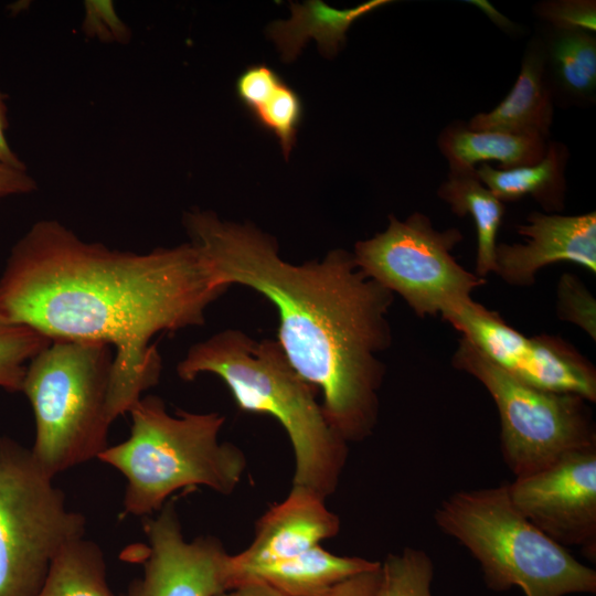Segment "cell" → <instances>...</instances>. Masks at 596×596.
Listing matches in <instances>:
<instances>
[{
	"mask_svg": "<svg viewBox=\"0 0 596 596\" xmlns=\"http://www.w3.org/2000/svg\"><path fill=\"white\" fill-rule=\"evenodd\" d=\"M226 289L190 242L147 253L81 240L41 220L13 245L0 276V315L51 340L114 349L107 409L114 422L155 386L156 334L202 326Z\"/></svg>",
	"mask_w": 596,
	"mask_h": 596,
	"instance_id": "cell-1",
	"label": "cell"
},
{
	"mask_svg": "<svg viewBox=\"0 0 596 596\" xmlns=\"http://www.w3.org/2000/svg\"><path fill=\"white\" fill-rule=\"evenodd\" d=\"M183 225L219 286L248 287L274 305L277 341L295 370L321 392L333 430L347 443L368 438L379 418L385 374L379 355L392 343L387 316L395 295L344 249L296 265L254 225L201 210L187 212Z\"/></svg>",
	"mask_w": 596,
	"mask_h": 596,
	"instance_id": "cell-2",
	"label": "cell"
},
{
	"mask_svg": "<svg viewBox=\"0 0 596 596\" xmlns=\"http://www.w3.org/2000/svg\"><path fill=\"white\" fill-rule=\"evenodd\" d=\"M177 373L183 381L212 373L230 389L238 409L273 416L294 449L292 486L323 500L336 491L348 443L329 425L316 398L319 390L295 370L277 340L225 329L193 344Z\"/></svg>",
	"mask_w": 596,
	"mask_h": 596,
	"instance_id": "cell-3",
	"label": "cell"
},
{
	"mask_svg": "<svg viewBox=\"0 0 596 596\" xmlns=\"http://www.w3.org/2000/svg\"><path fill=\"white\" fill-rule=\"evenodd\" d=\"M128 413L129 437L98 456L126 479L125 514L159 512L179 489L205 486L227 496L238 486L246 458L235 445L219 441L225 422L220 413L171 415L155 395L141 396Z\"/></svg>",
	"mask_w": 596,
	"mask_h": 596,
	"instance_id": "cell-4",
	"label": "cell"
},
{
	"mask_svg": "<svg viewBox=\"0 0 596 596\" xmlns=\"http://www.w3.org/2000/svg\"><path fill=\"white\" fill-rule=\"evenodd\" d=\"M434 519L478 561L494 592L519 587L525 596L596 593V572L514 508L508 482L455 492L440 502Z\"/></svg>",
	"mask_w": 596,
	"mask_h": 596,
	"instance_id": "cell-5",
	"label": "cell"
},
{
	"mask_svg": "<svg viewBox=\"0 0 596 596\" xmlns=\"http://www.w3.org/2000/svg\"><path fill=\"white\" fill-rule=\"evenodd\" d=\"M113 362L107 343L52 340L28 364L21 392L35 418L31 453L51 477L98 458L108 447Z\"/></svg>",
	"mask_w": 596,
	"mask_h": 596,
	"instance_id": "cell-6",
	"label": "cell"
},
{
	"mask_svg": "<svg viewBox=\"0 0 596 596\" xmlns=\"http://www.w3.org/2000/svg\"><path fill=\"white\" fill-rule=\"evenodd\" d=\"M85 526L31 449L1 437L0 596H36L54 560L84 538Z\"/></svg>",
	"mask_w": 596,
	"mask_h": 596,
	"instance_id": "cell-7",
	"label": "cell"
},
{
	"mask_svg": "<svg viewBox=\"0 0 596 596\" xmlns=\"http://www.w3.org/2000/svg\"><path fill=\"white\" fill-rule=\"evenodd\" d=\"M451 364L478 380L496 403L501 453L514 478L547 468L571 453L596 447L593 415L585 398L519 380L465 337L458 340Z\"/></svg>",
	"mask_w": 596,
	"mask_h": 596,
	"instance_id": "cell-8",
	"label": "cell"
},
{
	"mask_svg": "<svg viewBox=\"0 0 596 596\" xmlns=\"http://www.w3.org/2000/svg\"><path fill=\"white\" fill-rule=\"evenodd\" d=\"M461 241L458 228L439 231L423 213L405 221L390 215L387 227L358 242L352 255L365 275L402 297L416 316L440 315L450 323L478 306L471 294L487 283L453 256Z\"/></svg>",
	"mask_w": 596,
	"mask_h": 596,
	"instance_id": "cell-9",
	"label": "cell"
},
{
	"mask_svg": "<svg viewBox=\"0 0 596 596\" xmlns=\"http://www.w3.org/2000/svg\"><path fill=\"white\" fill-rule=\"evenodd\" d=\"M514 508L550 539L596 556V447L508 482Z\"/></svg>",
	"mask_w": 596,
	"mask_h": 596,
	"instance_id": "cell-10",
	"label": "cell"
},
{
	"mask_svg": "<svg viewBox=\"0 0 596 596\" xmlns=\"http://www.w3.org/2000/svg\"><path fill=\"white\" fill-rule=\"evenodd\" d=\"M145 520L143 571L121 596H217L227 590L228 554L216 538L187 541L171 501Z\"/></svg>",
	"mask_w": 596,
	"mask_h": 596,
	"instance_id": "cell-11",
	"label": "cell"
},
{
	"mask_svg": "<svg viewBox=\"0 0 596 596\" xmlns=\"http://www.w3.org/2000/svg\"><path fill=\"white\" fill-rule=\"evenodd\" d=\"M517 231L524 244L499 243L494 270L512 286L534 284L538 272L551 264L570 262L596 274V213L579 215L532 212Z\"/></svg>",
	"mask_w": 596,
	"mask_h": 596,
	"instance_id": "cell-12",
	"label": "cell"
},
{
	"mask_svg": "<svg viewBox=\"0 0 596 596\" xmlns=\"http://www.w3.org/2000/svg\"><path fill=\"white\" fill-rule=\"evenodd\" d=\"M340 531V519L324 500L302 487L292 486L280 503L273 505L255 525L247 549L230 555L226 562V587L232 578L254 567L294 557Z\"/></svg>",
	"mask_w": 596,
	"mask_h": 596,
	"instance_id": "cell-13",
	"label": "cell"
},
{
	"mask_svg": "<svg viewBox=\"0 0 596 596\" xmlns=\"http://www.w3.org/2000/svg\"><path fill=\"white\" fill-rule=\"evenodd\" d=\"M553 89L546 70L542 39H532L523 54L518 78L505 98L492 110L476 114L472 130L538 136L547 140L553 121Z\"/></svg>",
	"mask_w": 596,
	"mask_h": 596,
	"instance_id": "cell-14",
	"label": "cell"
},
{
	"mask_svg": "<svg viewBox=\"0 0 596 596\" xmlns=\"http://www.w3.org/2000/svg\"><path fill=\"white\" fill-rule=\"evenodd\" d=\"M381 562L340 556L315 545L284 561L235 575L230 589L247 582L264 583L287 596H323L340 582L375 570Z\"/></svg>",
	"mask_w": 596,
	"mask_h": 596,
	"instance_id": "cell-15",
	"label": "cell"
},
{
	"mask_svg": "<svg viewBox=\"0 0 596 596\" xmlns=\"http://www.w3.org/2000/svg\"><path fill=\"white\" fill-rule=\"evenodd\" d=\"M390 0H369L354 8L337 9L320 0L291 3V18L273 22L268 34L286 62L295 60L313 39L323 56L333 57L344 45L349 28L360 18L386 6Z\"/></svg>",
	"mask_w": 596,
	"mask_h": 596,
	"instance_id": "cell-16",
	"label": "cell"
},
{
	"mask_svg": "<svg viewBox=\"0 0 596 596\" xmlns=\"http://www.w3.org/2000/svg\"><path fill=\"white\" fill-rule=\"evenodd\" d=\"M544 391L578 395L596 401V370L583 354L560 337L540 334L528 339L517 366L510 373Z\"/></svg>",
	"mask_w": 596,
	"mask_h": 596,
	"instance_id": "cell-17",
	"label": "cell"
},
{
	"mask_svg": "<svg viewBox=\"0 0 596 596\" xmlns=\"http://www.w3.org/2000/svg\"><path fill=\"white\" fill-rule=\"evenodd\" d=\"M567 159L565 145L549 141L545 155L536 163L507 170L480 163L476 171L481 182L502 203L531 196L544 213L558 214L565 206Z\"/></svg>",
	"mask_w": 596,
	"mask_h": 596,
	"instance_id": "cell-18",
	"label": "cell"
},
{
	"mask_svg": "<svg viewBox=\"0 0 596 596\" xmlns=\"http://www.w3.org/2000/svg\"><path fill=\"white\" fill-rule=\"evenodd\" d=\"M449 166L447 179L437 194L459 217L470 215L477 232L475 274L486 278L494 270L498 231L505 209L481 182L476 168Z\"/></svg>",
	"mask_w": 596,
	"mask_h": 596,
	"instance_id": "cell-19",
	"label": "cell"
},
{
	"mask_svg": "<svg viewBox=\"0 0 596 596\" xmlns=\"http://www.w3.org/2000/svg\"><path fill=\"white\" fill-rule=\"evenodd\" d=\"M440 152L448 164L475 168L476 163L498 161L507 170L540 161L547 140L538 136L500 131L472 130L464 123H454L438 137Z\"/></svg>",
	"mask_w": 596,
	"mask_h": 596,
	"instance_id": "cell-20",
	"label": "cell"
},
{
	"mask_svg": "<svg viewBox=\"0 0 596 596\" xmlns=\"http://www.w3.org/2000/svg\"><path fill=\"white\" fill-rule=\"evenodd\" d=\"M552 89L577 102L596 94V38L586 31L549 30L543 40Z\"/></svg>",
	"mask_w": 596,
	"mask_h": 596,
	"instance_id": "cell-21",
	"label": "cell"
},
{
	"mask_svg": "<svg viewBox=\"0 0 596 596\" xmlns=\"http://www.w3.org/2000/svg\"><path fill=\"white\" fill-rule=\"evenodd\" d=\"M36 596H115L100 547L85 538L64 547Z\"/></svg>",
	"mask_w": 596,
	"mask_h": 596,
	"instance_id": "cell-22",
	"label": "cell"
},
{
	"mask_svg": "<svg viewBox=\"0 0 596 596\" xmlns=\"http://www.w3.org/2000/svg\"><path fill=\"white\" fill-rule=\"evenodd\" d=\"M247 110L258 126L277 139L283 156L288 160L304 115L298 93L280 79Z\"/></svg>",
	"mask_w": 596,
	"mask_h": 596,
	"instance_id": "cell-23",
	"label": "cell"
},
{
	"mask_svg": "<svg viewBox=\"0 0 596 596\" xmlns=\"http://www.w3.org/2000/svg\"><path fill=\"white\" fill-rule=\"evenodd\" d=\"M52 340L0 315V387L21 392L26 366Z\"/></svg>",
	"mask_w": 596,
	"mask_h": 596,
	"instance_id": "cell-24",
	"label": "cell"
},
{
	"mask_svg": "<svg viewBox=\"0 0 596 596\" xmlns=\"http://www.w3.org/2000/svg\"><path fill=\"white\" fill-rule=\"evenodd\" d=\"M434 564L418 549L405 547L391 553L381 563V581L376 596H433L430 585Z\"/></svg>",
	"mask_w": 596,
	"mask_h": 596,
	"instance_id": "cell-25",
	"label": "cell"
},
{
	"mask_svg": "<svg viewBox=\"0 0 596 596\" xmlns=\"http://www.w3.org/2000/svg\"><path fill=\"white\" fill-rule=\"evenodd\" d=\"M556 316L596 340V300L578 276L564 273L556 287Z\"/></svg>",
	"mask_w": 596,
	"mask_h": 596,
	"instance_id": "cell-26",
	"label": "cell"
},
{
	"mask_svg": "<svg viewBox=\"0 0 596 596\" xmlns=\"http://www.w3.org/2000/svg\"><path fill=\"white\" fill-rule=\"evenodd\" d=\"M535 14L551 29L596 31L595 0H549L535 6Z\"/></svg>",
	"mask_w": 596,
	"mask_h": 596,
	"instance_id": "cell-27",
	"label": "cell"
},
{
	"mask_svg": "<svg viewBox=\"0 0 596 596\" xmlns=\"http://www.w3.org/2000/svg\"><path fill=\"white\" fill-rule=\"evenodd\" d=\"M83 33L104 43L125 44L131 31L116 11L111 0H86L82 21Z\"/></svg>",
	"mask_w": 596,
	"mask_h": 596,
	"instance_id": "cell-28",
	"label": "cell"
},
{
	"mask_svg": "<svg viewBox=\"0 0 596 596\" xmlns=\"http://www.w3.org/2000/svg\"><path fill=\"white\" fill-rule=\"evenodd\" d=\"M380 581L381 565L340 582L323 596H376Z\"/></svg>",
	"mask_w": 596,
	"mask_h": 596,
	"instance_id": "cell-29",
	"label": "cell"
},
{
	"mask_svg": "<svg viewBox=\"0 0 596 596\" xmlns=\"http://www.w3.org/2000/svg\"><path fill=\"white\" fill-rule=\"evenodd\" d=\"M38 188L34 178L26 170L0 163V201L10 195L28 194Z\"/></svg>",
	"mask_w": 596,
	"mask_h": 596,
	"instance_id": "cell-30",
	"label": "cell"
},
{
	"mask_svg": "<svg viewBox=\"0 0 596 596\" xmlns=\"http://www.w3.org/2000/svg\"><path fill=\"white\" fill-rule=\"evenodd\" d=\"M8 107L6 95L0 91V163L21 170H26L24 162L12 150L7 139Z\"/></svg>",
	"mask_w": 596,
	"mask_h": 596,
	"instance_id": "cell-31",
	"label": "cell"
},
{
	"mask_svg": "<svg viewBox=\"0 0 596 596\" xmlns=\"http://www.w3.org/2000/svg\"><path fill=\"white\" fill-rule=\"evenodd\" d=\"M217 596H287L275 588L259 582H247L227 589Z\"/></svg>",
	"mask_w": 596,
	"mask_h": 596,
	"instance_id": "cell-32",
	"label": "cell"
}]
</instances>
